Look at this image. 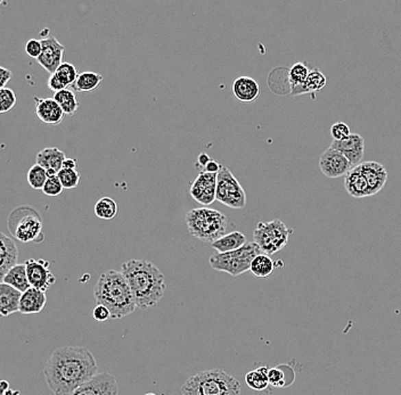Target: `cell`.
Returning a JSON list of instances; mask_svg holds the SVG:
<instances>
[{
	"mask_svg": "<svg viewBox=\"0 0 401 395\" xmlns=\"http://www.w3.org/2000/svg\"><path fill=\"white\" fill-rule=\"evenodd\" d=\"M98 372L94 355L82 346H60L51 352L44 368L45 379L55 395H69Z\"/></svg>",
	"mask_w": 401,
	"mask_h": 395,
	"instance_id": "cell-1",
	"label": "cell"
},
{
	"mask_svg": "<svg viewBox=\"0 0 401 395\" xmlns=\"http://www.w3.org/2000/svg\"><path fill=\"white\" fill-rule=\"evenodd\" d=\"M121 274L128 283L137 308H156L167 289L165 275L147 260H130L121 265Z\"/></svg>",
	"mask_w": 401,
	"mask_h": 395,
	"instance_id": "cell-2",
	"label": "cell"
},
{
	"mask_svg": "<svg viewBox=\"0 0 401 395\" xmlns=\"http://www.w3.org/2000/svg\"><path fill=\"white\" fill-rule=\"evenodd\" d=\"M94 296L97 304L110 310L113 320L128 317L137 308L132 289L121 272H103L95 285Z\"/></svg>",
	"mask_w": 401,
	"mask_h": 395,
	"instance_id": "cell-3",
	"label": "cell"
},
{
	"mask_svg": "<svg viewBox=\"0 0 401 395\" xmlns=\"http://www.w3.org/2000/svg\"><path fill=\"white\" fill-rule=\"evenodd\" d=\"M180 391L182 395H241V384L228 372L211 369L189 377Z\"/></svg>",
	"mask_w": 401,
	"mask_h": 395,
	"instance_id": "cell-4",
	"label": "cell"
},
{
	"mask_svg": "<svg viewBox=\"0 0 401 395\" xmlns=\"http://www.w3.org/2000/svg\"><path fill=\"white\" fill-rule=\"evenodd\" d=\"M185 222L192 237L211 244L225 236L228 227L226 215L208 206L187 212Z\"/></svg>",
	"mask_w": 401,
	"mask_h": 395,
	"instance_id": "cell-5",
	"label": "cell"
},
{
	"mask_svg": "<svg viewBox=\"0 0 401 395\" xmlns=\"http://www.w3.org/2000/svg\"><path fill=\"white\" fill-rule=\"evenodd\" d=\"M263 252L254 241H247L243 248L228 253H217L209 259L211 268L228 275L241 276L249 272L252 261Z\"/></svg>",
	"mask_w": 401,
	"mask_h": 395,
	"instance_id": "cell-6",
	"label": "cell"
},
{
	"mask_svg": "<svg viewBox=\"0 0 401 395\" xmlns=\"http://www.w3.org/2000/svg\"><path fill=\"white\" fill-rule=\"evenodd\" d=\"M291 234L292 230L283 222L274 219L269 222H259L253 231V238L263 254L271 255L287 246Z\"/></svg>",
	"mask_w": 401,
	"mask_h": 395,
	"instance_id": "cell-7",
	"label": "cell"
},
{
	"mask_svg": "<svg viewBox=\"0 0 401 395\" xmlns=\"http://www.w3.org/2000/svg\"><path fill=\"white\" fill-rule=\"evenodd\" d=\"M8 229L14 237L22 243L42 239V222L34 208H15L8 218Z\"/></svg>",
	"mask_w": 401,
	"mask_h": 395,
	"instance_id": "cell-8",
	"label": "cell"
},
{
	"mask_svg": "<svg viewBox=\"0 0 401 395\" xmlns=\"http://www.w3.org/2000/svg\"><path fill=\"white\" fill-rule=\"evenodd\" d=\"M217 201L228 208L242 210L246 206V193L232 171L221 167L217 178Z\"/></svg>",
	"mask_w": 401,
	"mask_h": 395,
	"instance_id": "cell-9",
	"label": "cell"
},
{
	"mask_svg": "<svg viewBox=\"0 0 401 395\" xmlns=\"http://www.w3.org/2000/svg\"><path fill=\"white\" fill-rule=\"evenodd\" d=\"M217 178L218 173L201 171L195 180L193 181L189 194L197 203L204 206L217 201Z\"/></svg>",
	"mask_w": 401,
	"mask_h": 395,
	"instance_id": "cell-10",
	"label": "cell"
},
{
	"mask_svg": "<svg viewBox=\"0 0 401 395\" xmlns=\"http://www.w3.org/2000/svg\"><path fill=\"white\" fill-rule=\"evenodd\" d=\"M69 395H119L118 381L110 372H101Z\"/></svg>",
	"mask_w": 401,
	"mask_h": 395,
	"instance_id": "cell-11",
	"label": "cell"
},
{
	"mask_svg": "<svg viewBox=\"0 0 401 395\" xmlns=\"http://www.w3.org/2000/svg\"><path fill=\"white\" fill-rule=\"evenodd\" d=\"M27 267V278L31 287L37 288L42 291H47L56 282L55 277L51 272V262L46 260H36L29 259L25 262Z\"/></svg>",
	"mask_w": 401,
	"mask_h": 395,
	"instance_id": "cell-12",
	"label": "cell"
},
{
	"mask_svg": "<svg viewBox=\"0 0 401 395\" xmlns=\"http://www.w3.org/2000/svg\"><path fill=\"white\" fill-rule=\"evenodd\" d=\"M319 169L321 173L330 179L347 176L352 169L350 161L335 148H327L319 158Z\"/></svg>",
	"mask_w": 401,
	"mask_h": 395,
	"instance_id": "cell-13",
	"label": "cell"
},
{
	"mask_svg": "<svg viewBox=\"0 0 401 395\" xmlns=\"http://www.w3.org/2000/svg\"><path fill=\"white\" fill-rule=\"evenodd\" d=\"M40 41L42 45V51L37 62L44 67L45 70L47 71L48 73L54 74L63 63L64 45H62L53 36L42 38Z\"/></svg>",
	"mask_w": 401,
	"mask_h": 395,
	"instance_id": "cell-14",
	"label": "cell"
},
{
	"mask_svg": "<svg viewBox=\"0 0 401 395\" xmlns=\"http://www.w3.org/2000/svg\"><path fill=\"white\" fill-rule=\"evenodd\" d=\"M330 147L341 152L350 161L352 168L361 165L365 156V141L361 134H351L344 141H333Z\"/></svg>",
	"mask_w": 401,
	"mask_h": 395,
	"instance_id": "cell-15",
	"label": "cell"
},
{
	"mask_svg": "<svg viewBox=\"0 0 401 395\" xmlns=\"http://www.w3.org/2000/svg\"><path fill=\"white\" fill-rule=\"evenodd\" d=\"M36 115L46 124L58 125L64 120L65 114L54 98L34 97Z\"/></svg>",
	"mask_w": 401,
	"mask_h": 395,
	"instance_id": "cell-16",
	"label": "cell"
},
{
	"mask_svg": "<svg viewBox=\"0 0 401 395\" xmlns=\"http://www.w3.org/2000/svg\"><path fill=\"white\" fill-rule=\"evenodd\" d=\"M369 188V196L376 195L385 187L388 180V171L378 162H364L359 165Z\"/></svg>",
	"mask_w": 401,
	"mask_h": 395,
	"instance_id": "cell-17",
	"label": "cell"
},
{
	"mask_svg": "<svg viewBox=\"0 0 401 395\" xmlns=\"http://www.w3.org/2000/svg\"><path fill=\"white\" fill-rule=\"evenodd\" d=\"M65 153L58 147L44 148L36 156V165H40L47 171L48 178L56 177L63 169Z\"/></svg>",
	"mask_w": 401,
	"mask_h": 395,
	"instance_id": "cell-18",
	"label": "cell"
},
{
	"mask_svg": "<svg viewBox=\"0 0 401 395\" xmlns=\"http://www.w3.org/2000/svg\"><path fill=\"white\" fill-rule=\"evenodd\" d=\"M19 259V250L16 243L13 238L8 237L7 235L0 234V277H5L10 269L14 268Z\"/></svg>",
	"mask_w": 401,
	"mask_h": 395,
	"instance_id": "cell-19",
	"label": "cell"
},
{
	"mask_svg": "<svg viewBox=\"0 0 401 395\" xmlns=\"http://www.w3.org/2000/svg\"><path fill=\"white\" fill-rule=\"evenodd\" d=\"M47 305L46 291L37 288L30 287L22 293L21 298L20 312L23 315H36L40 313Z\"/></svg>",
	"mask_w": 401,
	"mask_h": 395,
	"instance_id": "cell-20",
	"label": "cell"
},
{
	"mask_svg": "<svg viewBox=\"0 0 401 395\" xmlns=\"http://www.w3.org/2000/svg\"><path fill=\"white\" fill-rule=\"evenodd\" d=\"M344 187L348 194L354 198H363L369 196V188L364 174L361 172L359 165L354 167L344 177Z\"/></svg>",
	"mask_w": 401,
	"mask_h": 395,
	"instance_id": "cell-21",
	"label": "cell"
},
{
	"mask_svg": "<svg viewBox=\"0 0 401 395\" xmlns=\"http://www.w3.org/2000/svg\"><path fill=\"white\" fill-rule=\"evenodd\" d=\"M22 291H17L10 285L0 284V313L3 317L20 312Z\"/></svg>",
	"mask_w": 401,
	"mask_h": 395,
	"instance_id": "cell-22",
	"label": "cell"
},
{
	"mask_svg": "<svg viewBox=\"0 0 401 395\" xmlns=\"http://www.w3.org/2000/svg\"><path fill=\"white\" fill-rule=\"evenodd\" d=\"M233 93L235 97L243 103H253L260 96V86L250 77H237L234 81Z\"/></svg>",
	"mask_w": 401,
	"mask_h": 395,
	"instance_id": "cell-23",
	"label": "cell"
},
{
	"mask_svg": "<svg viewBox=\"0 0 401 395\" xmlns=\"http://www.w3.org/2000/svg\"><path fill=\"white\" fill-rule=\"evenodd\" d=\"M1 283L10 285L22 293L27 291L31 287V285L29 283V278H27L25 263H19L14 268L10 269V272H7L5 277L1 279Z\"/></svg>",
	"mask_w": 401,
	"mask_h": 395,
	"instance_id": "cell-24",
	"label": "cell"
},
{
	"mask_svg": "<svg viewBox=\"0 0 401 395\" xmlns=\"http://www.w3.org/2000/svg\"><path fill=\"white\" fill-rule=\"evenodd\" d=\"M104 82V77L96 72H82L79 74L75 84L72 86L73 91L84 93V94H91L101 87Z\"/></svg>",
	"mask_w": 401,
	"mask_h": 395,
	"instance_id": "cell-25",
	"label": "cell"
},
{
	"mask_svg": "<svg viewBox=\"0 0 401 395\" xmlns=\"http://www.w3.org/2000/svg\"><path fill=\"white\" fill-rule=\"evenodd\" d=\"M247 243L245 235L241 231H233L226 234L218 241H213L211 246L218 253H228V252L236 251L239 248H243Z\"/></svg>",
	"mask_w": 401,
	"mask_h": 395,
	"instance_id": "cell-26",
	"label": "cell"
},
{
	"mask_svg": "<svg viewBox=\"0 0 401 395\" xmlns=\"http://www.w3.org/2000/svg\"><path fill=\"white\" fill-rule=\"evenodd\" d=\"M326 77L324 75L323 72L318 70V69H313V70H311V73L308 75L307 81L304 82V86L291 91V95L297 96V95L319 93L326 86Z\"/></svg>",
	"mask_w": 401,
	"mask_h": 395,
	"instance_id": "cell-27",
	"label": "cell"
},
{
	"mask_svg": "<svg viewBox=\"0 0 401 395\" xmlns=\"http://www.w3.org/2000/svg\"><path fill=\"white\" fill-rule=\"evenodd\" d=\"M268 374H269V368H267L266 366H261L259 368L251 370L245 375L246 385L254 391H259V392L265 391L270 385Z\"/></svg>",
	"mask_w": 401,
	"mask_h": 395,
	"instance_id": "cell-28",
	"label": "cell"
},
{
	"mask_svg": "<svg viewBox=\"0 0 401 395\" xmlns=\"http://www.w3.org/2000/svg\"><path fill=\"white\" fill-rule=\"evenodd\" d=\"M55 101H58V105L61 106L62 110L64 112L65 115H75L78 111L79 101L75 96V93L71 89H64V91H58L54 94Z\"/></svg>",
	"mask_w": 401,
	"mask_h": 395,
	"instance_id": "cell-29",
	"label": "cell"
},
{
	"mask_svg": "<svg viewBox=\"0 0 401 395\" xmlns=\"http://www.w3.org/2000/svg\"><path fill=\"white\" fill-rule=\"evenodd\" d=\"M275 270V262L269 255L261 254L258 255L252 261L250 272H252L253 276L259 277V278H266L269 277Z\"/></svg>",
	"mask_w": 401,
	"mask_h": 395,
	"instance_id": "cell-30",
	"label": "cell"
},
{
	"mask_svg": "<svg viewBox=\"0 0 401 395\" xmlns=\"http://www.w3.org/2000/svg\"><path fill=\"white\" fill-rule=\"evenodd\" d=\"M118 204L111 198H101L95 205V215L103 220H112L118 215Z\"/></svg>",
	"mask_w": 401,
	"mask_h": 395,
	"instance_id": "cell-31",
	"label": "cell"
},
{
	"mask_svg": "<svg viewBox=\"0 0 401 395\" xmlns=\"http://www.w3.org/2000/svg\"><path fill=\"white\" fill-rule=\"evenodd\" d=\"M311 73L309 67L304 63L294 64L289 71V84H290L291 91L304 86L307 81L308 75Z\"/></svg>",
	"mask_w": 401,
	"mask_h": 395,
	"instance_id": "cell-32",
	"label": "cell"
},
{
	"mask_svg": "<svg viewBox=\"0 0 401 395\" xmlns=\"http://www.w3.org/2000/svg\"><path fill=\"white\" fill-rule=\"evenodd\" d=\"M47 180V171L40 165H32L30 170L27 171V182L36 191H42Z\"/></svg>",
	"mask_w": 401,
	"mask_h": 395,
	"instance_id": "cell-33",
	"label": "cell"
},
{
	"mask_svg": "<svg viewBox=\"0 0 401 395\" xmlns=\"http://www.w3.org/2000/svg\"><path fill=\"white\" fill-rule=\"evenodd\" d=\"M54 74L66 88L69 86H73L79 75L77 67L73 64L66 63V62H63Z\"/></svg>",
	"mask_w": 401,
	"mask_h": 395,
	"instance_id": "cell-34",
	"label": "cell"
},
{
	"mask_svg": "<svg viewBox=\"0 0 401 395\" xmlns=\"http://www.w3.org/2000/svg\"><path fill=\"white\" fill-rule=\"evenodd\" d=\"M58 179L61 180L64 189H73L80 184L81 174L77 170H68L62 169L58 174Z\"/></svg>",
	"mask_w": 401,
	"mask_h": 395,
	"instance_id": "cell-35",
	"label": "cell"
},
{
	"mask_svg": "<svg viewBox=\"0 0 401 395\" xmlns=\"http://www.w3.org/2000/svg\"><path fill=\"white\" fill-rule=\"evenodd\" d=\"M16 103V95L12 89L10 88L0 89V112L1 113H8L12 111Z\"/></svg>",
	"mask_w": 401,
	"mask_h": 395,
	"instance_id": "cell-36",
	"label": "cell"
},
{
	"mask_svg": "<svg viewBox=\"0 0 401 395\" xmlns=\"http://www.w3.org/2000/svg\"><path fill=\"white\" fill-rule=\"evenodd\" d=\"M64 191V187L62 184L61 180L58 179V176L56 177L48 178L47 182L45 184V187L42 188V193L47 196L51 198H56L58 195H61Z\"/></svg>",
	"mask_w": 401,
	"mask_h": 395,
	"instance_id": "cell-37",
	"label": "cell"
},
{
	"mask_svg": "<svg viewBox=\"0 0 401 395\" xmlns=\"http://www.w3.org/2000/svg\"><path fill=\"white\" fill-rule=\"evenodd\" d=\"M269 384L274 387H284L287 386V376L283 372V367H275V368L269 369Z\"/></svg>",
	"mask_w": 401,
	"mask_h": 395,
	"instance_id": "cell-38",
	"label": "cell"
},
{
	"mask_svg": "<svg viewBox=\"0 0 401 395\" xmlns=\"http://www.w3.org/2000/svg\"><path fill=\"white\" fill-rule=\"evenodd\" d=\"M330 134L333 137V141H344L350 137V128L343 122H337L330 127Z\"/></svg>",
	"mask_w": 401,
	"mask_h": 395,
	"instance_id": "cell-39",
	"label": "cell"
},
{
	"mask_svg": "<svg viewBox=\"0 0 401 395\" xmlns=\"http://www.w3.org/2000/svg\"><path fill=\"white\" fill-rule=\"evenodd\" d=\"M41 51H42V45H41L40 40H37V39H30V40L27 41V44H25V53L29 56L32 57L34 60H38L39 56L41 55Z\"/></svg>",
	"mask_w": 401,
	"mask_h": 395,
	"instance_id": "cell-40",
	"label": "cell"
},
{
	"mask_svg": "<svg viewBox=\"0 0 401 395\" xmlns=\"http://www.w3.org/2000/svg\"><path fill=\"white\" fill-rule=\"evenodd\" d=\"M93 315H94L95 320L98 322H108V319H112L110 310L101 304H97L95 307Z\"/></svg>",
	"mask_w": 401,
	"mask_h": 395,
	"instance_id": "cell-41",
	"label": "cell"
},
{
	"mask_svg": "<svg viewBox=\"0 0 401 395\" xmlns=\"http://www.w3.org/2000/svg\"><path fill=\"white\" fill-rule=\"evenodd\" d=\"M47 84L48 88H49L51 91H54V94H56V93H58V91L68 89V88L65 87L64 84H62L61 81L58 80L55 74H51V77H49V79H48Z\"/></svg>",
	"mask_w": 401,
	"mask_h": 395,
	"instance_id": "cell-42",
	"label": "cell"
},
{
	"mask_svg": "<svg viewBox=\"0 0 401 395\" xmlns=\"http://www.w3.org/2000/svg\"><path fill=\"white\" fill-rule=\"evenodd\" d=\"M13 77V73L6 67H0V87L6 88V84L10 82Z\"/></svg>",
	"mask_w": 401,
	"mask_h": 395,
	"instance_id": "cell-43",
	"label": "cell"
},
{
	"mask_svg": "<svg viewBox=\"0 0 401 395\" xmlns=\"http://www.w3.org/2000/svg\"><path fill=\"white\" fill-rule=\"evenodd\" d=\"M221 167H223V165H219L218 162L215 161V160H211V161L206 165L204 171H208V172H211V173H219Z\"/></svg>",
	"mask_w": 401,
	"mask_h": 395,
	"instance_id": "cell-44",
	"label": "cell"
},
{
	"mask_svg": "<svg viewBox=\"0 0 401 395\" xmlns=\"http://www.w3.org/2000/svg\"><path fill=\"white\" fill-rule=\"evenodd\" d=\"M78 167V161L75 158H65L63 162V169H68V170H77Z\"/></svg>",
	"mask_w": 401,
	"mask_h": 395,
	"instance_id": "cell-45",
	"label": "cell"
},
{
	"mask_svg": "<svg viewBox=\"0 0 401 395\" xmlns=\"http://www.w3.org/2000/svg\"><path fill=\"white\" fill-rule=\"evenodd\" d=\"M197 161H199V165H202L203 168H206V165L211 161V158H209V155H206V153H202V154L199 155Z\"/></svg>",
	"mask_w": 401,
	"mask_h": 395,
	"instance_id": "cell-46",
	"label": "cell"
},
{
	"mask_svg": "<svg viewBox=\"0 0 401 395\" xmlns=\"http://www.w3.org/2000/svg\"><path fill=\"white\" fill-rule=\"evenodd\" d=\"M3 395H20V392L17 391H10V389L3 391Z\"/></svg>",
	"mask_w": 401,
	"mask_h": 395,
	"instance_id": "cell-47",
	"label": "cell"
},
{
	"mask_svg": "<svg viewBox=\"0 0 401 395\" xmlns=\"http://www.w3.org/2000/svg\"><path fill=\"white\" fill-rule=\"evenodd\" d=\"M145 395H158V394H156V393H147V394H145Z\"/></svg>",
	"mask_w": 401,
	"mask_h": 395,
	"instance_id": "cell-48",
	"label": "cell"
}]
</instances>
